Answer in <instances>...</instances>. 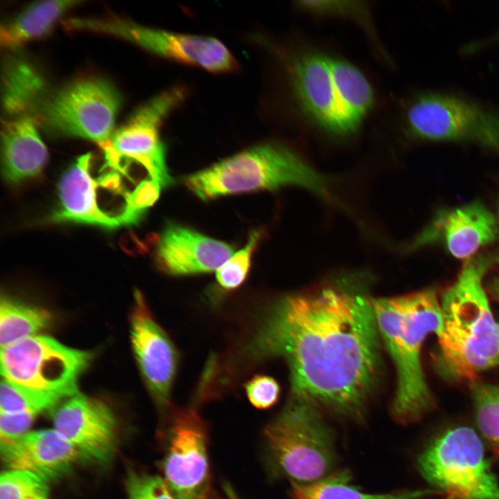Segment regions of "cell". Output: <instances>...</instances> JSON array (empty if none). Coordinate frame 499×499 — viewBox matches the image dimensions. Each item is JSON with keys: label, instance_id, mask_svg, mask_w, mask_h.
<instances>
[{"label": "cell", "instance_id": "33", "mask_svg": "<svg viewBox=\"0 0 499 499\" xmlns=\"http://www.w3.org/2000/svg\"><path fill=\"white\" fill-rule=\"evenodd\" d=\"M491 289L499 299V275L495 277L491 281Z\"/></svg>", "mask_w": 499, "mask_h": 499}, {"label": "cell", "instance_id": "4", "mask_svg": "<svg viewBox=\"0 0 499 499\" xmlns=\"http://www.w3.org/2000/svg\"><path fill=\"white\" fill-rule=\"evenodd\" d=\"M94 172V157H78L62 175L58 186V207L52 213L54 222H76L105 229L139 223L143 209L140 185L132 165L104 159Z\"/></svg>", "mask_w": 499, "mask_h": 499}, {"label": "cell", "instance_id": "30", "mask_svg": "<svg viewBox=\"0 0 499 499\" xmlns=\"http://www.w3.org/2000/svg\"><path fill=\"white\" fill-rule=\"evenodd\" d=\"M128 499H175L164 479L135 471H130L125 480Z\"/></svg>", "mask_w": 499, "mask_h": 499}, {"label": "cell", "instance_id": "25", "mask_svg": "<svg viewBox=\"0 0 499 499\" xmlns=\"http://www.w3.org/2000/svg\"><path fill=\"white\" fill-rule=\"evenodd\" d=\"M3 106L11 117L28 115L43 100V83L37 71L25 62L12 61L5 68Z\"/></svg>", "mask_w": 499, "mask_h": 499}, {"label": "cell", "instance_id": "27", "mask_svg": "<svg viewBox=\"0 0 499 499\" xmlns=\"http://www.w3.org/2000/svg\"><path fill=\"white\" fill-rule=\"evenodd\" d=\"M471 389L476 423L499 457V385L473 380Z\"/></svg>", "mask_w": 499, "mask_h": 499}, {"label": "cell", "instance_id": "26", "mask_svg": "<svg viewBox=\"0 0 499 499\" xmlns=\"http://www.w3.org/2000/svg\"><path fill=\"white\" fill-rule=\"evenodd\" d=\"M63 401L58 396L31 389L1 378L0 414L27 413L37 417L46 411H53Z\"/></svg>", "mask_w": 499, "mask_h": 499}, {"label": "cell", "instance_id": "22", "mask_svg": "<svg viewBox=\"0 0 499 499\" xmlns=\"http://www.w3.org/2000/svg\"><path fill=\"white\" fill-rule=\"evenodd\" d=\"M52 322L53 316L49 311L2 295L0 301L1 348L38 335Z\"/></svg>", "mask_w": 499, "mask_h": 499}, {"label": "cell", "instance_id": "14", "mask_svg": "<svg viewBox=\"0 0 499 499\" xmlns=\"http://www.w3.org/2000/svg\"><path fill=\"white\" fill-rule=\"evenodd\" d=\"M53 429L78 452L81 461L105 466L117 446V421L103 401L77 394L62 402L53 413Z\"/></svg>", "mask_w": 499, "mask_h": 499}, {"label": "cell", "instance_id": "28", "mask_svg": "<svg viewBox=\"0 0 499 499\" xmlns=\"http://www.w3.org/2000/svg\"><path fill=\"white\" fill-rule=\"evenodd\" d=\"M0 499H50L49 482L28 471L6 469L0 475Z\"/></svg>", "mask_w": 499, "mask_h": 499}, {"label": "cell", "instance_id": "9", "mask_svg": "<svg viewBox=\"0 0 499 499\" xmlns=\"http://www.w3.org/2000/svg\"><path fill=\"white\" fill-rule=\"evenodd\" d=\"M120 106V95L110 83L98 78H84L42 100L36 108L37 119L52 133L87 139L101 148L115 130Z\"/></svg>", "mask_w": 499, "mask_h": 499}, {"label": "cell", "instance_id": "17", "mask_svg": "<svg viewBox=\"0 0 499 499\" xmlns=\"http://www.w3.org/2000/svg\"><path fill=\"white\" fill-rule=\"evenodd\" d=\"M498 233L497 218L482 202L474 201L437 211L412 248L440 243L454 257L466 260L495 242Z\"/></svg>", "mask_w": 499, "mask_h": 499}, {"label": "cell", "instance_id": "6", "mask_svg": "<svg viewBox=\"0 0 499 499\" xmlns=\"http://www.w3.org/2000/svg\"><path fill=\"white\" fill-rule=\"evenodd\" d=\"M263 435L274 464L291 483L319 481L336 463L333 433L319 408L306 399L291 395Z\"/></svg>", "mask_w": 499, "mask_h": 499}, {"label": "cell", "instance_id": "16", "mask_svg": "<svg viewBox=\"0 0 499 499\" xmlns=\"http://www.w3.org/2000/svg\"><path fill=\"white\" fill-rule=\"evenodd\" d=\"M134 294L130 317L134 355L156 404L167 410L177 366V353L167 334L153 317L141 292L135 290Z\"/></svg>", "mask_w": 499, "mask_h": 499}, {"label": "cell", "instance_id": "3", "mask_svg": "<svg viewBox=\"0 0 499 499\" xmlns=\"http://www.w3.org/2000/svg\"><path fill=\"white\" fill-rule=\"evenodd\" d=\"M372 303L379 334L396 371L392 414L401 424L417 421L435 406L420 355L426 336L432 333L437 335L441 328V307L436 292L424 289L372 299Z\"/></svg>", "mask_w": 499, "mask_h": 499}, {"label": "cell", "instance_id": "34", "mask_svg": "<svg viewBox=\"0 0 499 499\" xmlns=\"http://www.w3.org/2000/svg\"><path fill=\"white\" fill-rule=\"evenodd\" d=\"M497 220H498V225H499V204H498V217H497Z\"/></svg>", "mask_w": 499, "mask_h": 499}, {"label": "cell", "instance_id": "29", "mask_svg": "<svg viewBox=\"0 0 499 499\" xmlns=\"http://www.w3.org/2000/svg\"><path fill=\"white\" fill-rule=\"evenodd\" d=\"M261 237L259 230L252 231L245 247L234 254L216 270V279L221 287L234 289L245 280L252 254Z\"/></svg>", "mask_w": 499, "mask_h": 499}, {"label": "cell", "instance_id": "13", "mask_svg": "<svg viewBox=\"0 0 499 499\" xmlns=\"http://www.w3.org/2000/svg\"><path fill=\"white\" fill-rule=\"evenodd\" d=\"M185 94L183 88L174 87L155 96L115 130L110 141L100 149L140 166L162 187L168 186L173 180L168 170L166 148L159 130Z\"/></svg>", "mask_w": 499, "mask_h": 499}, {"label": "cell", "instance_id": "32", "mask_svg": "<svg viewBox=\"0 0 499 499\" xmlns=\"http://www.w3.org/2000/svg\"><path fill=\"white\" fill-rule=\"evenodd\" d=\"M35 418L27 413L0 414V441L27 432Z\"/></svg>", "mask_w": 499, "mask_h": 499}, {"label": "cell", "instance_id": "20", "mask_svg": "<svg viewBox=\"0 0 499 499\" xmlns=\"http://www.w3.org/2000/svg\"><path fill=\"white\" fill-rule=\"evenodd\" d=\"M48 159L35 122L28 115L11 117L1 129L2 171L5 179L18 183L37 176Z\"/></svg>", "mask_w": 499, "mask_h": 499}, {"label": "cell", "instance_id": "18", "mask_svg": "<svg viewBox=\"0 0 499 499\" xmlns=\"http://www.w3.org/2000/svg\"><path fill=\"white\" fill-rule=\"evenodd\" d=\"M0 456L6 469L33 473L48 482L67 476L80 457L55 430H29L0 441Z\"/></svg>", "mask_w": 499, "mask_h": 499}, {"label": "cell", "instance_id": "1", "mask_svg": "<svg viewBox=\"0 0 499 499\" xmlns=\"http://www.w3.org/2000/svg\"><path fill=\"white\" fill-rule=\"evenodd\" d=\"M360 278L343 277L277 300L247 350L255 358L281 357L292 395L357 417L377 383L379 331Z\"/></svg>", "mask_w": 499, "mask_h": 499}, {"label": "cell", "instance_id": "12", "mask_svg": "<svg viewBox=\"0 0 499 499\" xmlns=\"http://www.w3.org/2000/svg\"><path fill=\"white\" fill-rule=\"evenodd\" d=\"M76 27L126 39L161 57L211 72L231 71L238 67L229 50L211 37L173 33L116 19L79 18Z\"/></svg>", "mask_w": 499, "mask_h": 499}, {"label": "cell", "instance_id": "7", "mask_svg": "<svg viewBox=\"0 0 499 499\" xmlns=\"http://www.w3.org/2000/svg\"><path fill=\"white\" fill-rule=\"evenodd\" d=\"M421 476L448 499H499V482L475 432L461 426L446 430L421 452Z\"/></svg>", "mask_w": 499, "mask_h": 499}, {"label": "cell", "instance_id": "19", "mask_svg": "<svg viewBox=\"0 0 499 499\" xmlns=\"http://www.w3.org/2000/svg\"><path fill=\"white\" fill-rule=\"evenodd\" d=\"M234 253L231 245L176 223H168L155 250L159 269L170 275L217 270Z\"/></svg>", "mask_w": 499, "mask_h": 499}, {"label": "cell", "instance_id": "2", "mask_svg": "<svg viewBox=\"0 0 499 499\" xmlns=\"http://www.w3.org/2000/svg\"><path fill=\"white\" fill-rule=\"evenodd\" d=\"M498 262L499 257L493 254L465 260L455 282L442 294L439 363L455 378L473 381L478 373L499 365V324L482 284L486 272Z\"/></svg>", "mask_w": 499, "mask_h": 499}, {"label": "cell", "instance_id": "11", "mask_svg": "<svg viewBox=\"0 0 499 499\" xmlns=\"http://www.w3.org/2000/svg\"><path fill=\"white\" fill-rule=\"evenodd\" d=\"M169 416L161 467L170 491L175 499H216L205 421L192 410H172Z\"/></svg>", "mask_w": 499, "mask_h": 499}, {"label": "cell", "instance_id": "31", "mask_svg": "<svg viewBox=\"0 0 499 499\" xmlns=\"http://www.w3.org/2000/svg\"><path fill=\"white\" fill-rule=\"evenodd\" d=\"M247 398L254 407L267 409L276 403L279 396L277 382L268 376H256L245 385Z\"/></svg>", "mask_w": 499, "mask_h": 499}, {"label": "cell", "instance_id": "35", "mask_svg": "<svg viewBox=\"0 0 499 499\" xmlns=\"http://www.w3.org/2000/svg\"><path fill=\"white\" fill-rule=\"evenodd\" d=\"M494 40H498L499 41V35H497L496 37H493ZM492 39V40H493Z\"/></svg>", "mask_w": 499, "mask_h": 499}, {"label": "cell", "instance_id": "23", "mask_svg": "<svg viewBox=\"0 0 499 499\" xmlns=\"http://www.w3.org/2000/svg\"><path fill=\"white\" fill-rule=\"evenodd\" d=\"M328 58L340 100L351 119L360 126L373 104L371 85L360 71L351 63L337 58L328 56Z\"/></svg>", "mask_w": 499, "mask_h": 499}, {"label": "cell", "instance_id": "10", "mask_svg": "<svg viewBox=\"0 0 499 499\" xmlns=\"http://www.w3.org/2000/svg\"><path fill=\"white\" fill-rule=\"evenodd\" d=\"M405 119L408 132L416 139L472 141L499 152V115L470 100L423 94L411 101Z\"/></svg>", "mask_w": 499, "mask_h": 499}, {"label": "cell", "instance_id": "21", "mask_svg": "<svg viewBox=\"0 0 499 499\" xmlns=\"http://www.w3.org/2000/svg\"><path fill=\"white\" fill-rule=\"evenodd\" d=\"M77 1H42L26 7L1 26L0 44L6 49L19 47L46 34L58 19Z\"/></svg>", "mask_w": 499, "mask_h": 499}, {"label": "cell", "instance_id": "5", "mask_svg": "<svg viewBox=\"0 0 499 499\" xmlns=\"http://www.w3.org/2000/svg\"><path fill=\"white\" fill-rule=\"evenodd\" d=\"M202 200L286 185H298L325 195L324 179L287 146L277 143L256 145L227 157L184 180Z\"/></svg>", "mask_w": 499, "mask_h": 499}, {"label": "cell", "instance_id": "8", "mask_svg": "<svg viewBox=\"0 0 499 499\" xmlns=\"http://www.w3.org/2000/svg\"><path fill=\"white\" fill-rule=\"evenodd\" d=\"M93 356L36 335L1 348V374L12 383L65 400L78 394V379Z\"/></svg>", "mask_w": 499, "mask_h": 499}, {"label": "cell", "instance_id": "24", "mask_svg": "<svg viewBox=\"0 0 499 499\" xmlns=\"http://www.w3.org/2000/svg\"><path fill=\"white\" fill-rule=\"evenodd\" d=\"M293 499H419L440 493L437 490H413L388 493H369L362 491L349 482L347 475L326 477L307 484L291 483Z\"/></svg>", "mask_w": 499, "mask_h": 499}, {"label": "cell", "instance_id": "15", "mask_svg": "<svg viewBox=\"0 0 499 499\" xmlns=\"http://www.w3.org/2000/svg\"><path fill=\"white\" fill-rule=\"evenodd\" d=\"M290 72L295 96L312 121L336 136L349 135L358 128L340 100L327 55L304 52L291 61Z\"/></svg>", "mask_w": 499, "mask_h": 499}]
</instances>
